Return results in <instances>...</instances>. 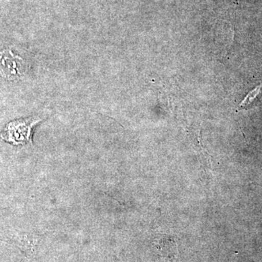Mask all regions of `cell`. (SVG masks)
<instances>
[{"instance_id": "1", "label": "cell", "mask_w": 262, "mask_h": 262, "mask_svg": "<svg viewBox=\"0 0 262 262\" xmlns=\"http://www.w3.org/2000/svg\"><path fill=\"white\" fill-rule=\"evenodd\" d=\"M40 121L39 117H31L10 122L2 133V139L14 145L32 143V128Z\"/></svg>"}, {"instance_id": "2", "label": "cell", "mask_w": 262, "mask_h": 262, "mask_svg": "<svg viewBox=\"0 0 262 262\" xmlns=\"http://www.w3.org/2000/svg\"><path fill=\"white\" fill-rule=\"evenodd\" d=\"M27 70L23 58L15 56L11 51L0 52V75L5 78L13 80L22 76Z\"/></svg>"}, {"instance_id": "3", "label": "cell", "mask_w": 262, "mask_h": 262, "mask_svg": "<svg viewBox=\"0 0 262 262\" xmlns=\"http://www.w3.org/2000/svg\"><path fill=\"white\" fill-rule=\"evenodd\" d=\"M262 91V84L258 85L257 88H256L254 90L249 93L247 95L246 98H244V101L241 103L239 105V108H248L251 107V105L255 101H256L257 98L259 97L260 95L261 94Z\"/></svg>"}]
</instances>
